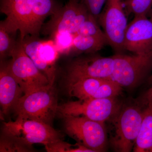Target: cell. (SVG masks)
<instances>
[{
    "label": "cell",
    "mask_w": 152,
    "mask_h": 152,
    "mask_svg": "<svg viewBox=\"0 0 152 152\" xmlns=\"http://www.w3.org/2000/svg\"><path fill=\"white\" fill-rule=\"evenodd\" d=\"M62 5L56 0H0V11L6 16L0 23L21 40L26 36L39 37L45 21Z\"/></svg>",
    "instance_id": "cell-1"
},
{
    "label": "cell",
    "mask_w": 152,
    "mask_h": 152,
    "mask_svg": "<svg viewBox=\"0 0 152 152\" xmlns=\"http://www.w3.org/2000/svg\"><path fill=\"white\" fill-rule=\"evenodd\" d=\"M144 107L137 100L134 103H123L119 111L109 121L113 127L109 142L115 151L129 152L134 149Z\"/></svg>",
    "instance_id": "cell-2"
},
{
    "label": "cell",
    "mask_w": 152,
    "mask_h": 152,
    "mask_svg": "<svg viewBox=\"0 0 152 152\" xmlns=\"http://www.w3.org/2000/svg\"><path fill=\"white\" fill-rule=\"evenodd\" d=\"M53 86L49 85L23 95L13 108L17 118L51 125L58 106L56 93Z\"/></svg>",
    "instance_id": "cell-3"
},
{
    "label": "cell",
    "mask_w": 152,
    "mask_h": 152,
    "mask_svg": "<svg viewBox=\"0 0 152 152\" xmlns=\"http://www.w3.org/2000/svg\"><path fill=\"white\" fill-rule=\"evenodd\" d=\"M2 134L33 148L34 144L45 146L63 140V136L51 125L35 121L17 118L14 121L4 123Z\"/></svg>",
    "instance_id": "cell-4"
},
{
    "label": "cell",
    "mask_w": 152,
    "mask_h": 152,
    "mask_svg": "<svg viewBox=\"0 0 152 152\" xmlns=\"http://www.w3.org/2000/svg\"><path fill=\"white\" fill-rule=\"evenodd\" d=\"M110 79L123 88H133L148 79L152 71V51L145 54H116Z\"/></svg>",
    "instance_id": "cell-5"
},
{
    "label": "cell",
    "mask_w": 152,
    "mask_h": 152,
    "mask_svg": "<svg viewBox=\"0 0 152 152\" xmlns=\"http://www.w3.org/2000/svg\"><path fill=\"white\" fill-rule=\"evenodd\" d=\"M116 98L94 99L68 102L58 106L57 113L62 117L84 116L99 122L109 121L119 111L123 105Z\"/></svg>",
    "instance_id": "cell-6"
},
{
    "label": "cell",
    "mask_w": 152,
    "mask_h": 152,
    "mask_svg": "<svg viewBox=\"0 0 152 152\" xmlns=\"http://www.w3.org/2000/svg\"><path fill=\"white\" fill-rule=\"evenodd\" d=\"M63 118L66 132L78 143L94 152L105 151L108 137L105 123L82 116L68 115Z\"/></svg>",
    "instance_id": "cell-7"
},
{
    "label": "cell",
    "mask_w": 152,
    "mask_h": 152,
    "mask_svg": "<svg viewBox=\"0 0 152 152\" xmlns=\"http://www.w3.org/2000/svg\"><path fill=\"white\" fill-rule=\"evenodd\" d=\"M90 14L80 0H69L44 23L41 34L51 38L61 33L76 34Z\"/></svg>",
    "instance_id": "cell-8"
},
{
    "label": "cell",
    "mask_w": 152,
    "mask_h": 152,
    "mask_svg": "<svg viewBox=\"0 0 152 152\" xmlns=\"http://www.w3.org/2000/svg\"><path fill=\"white\" fill-rule=\"evenodd\" d=\"M11 58L7 65L24 94L50 85L46 76L25 53L19 37Z\"/></svg>",
    "instance_id": "cell-9"
},
{
    "label": "cell",
    "mask_w": 152,
    "mask_h": 152,
    "mask_svg": "<svg viewBox=\"0 0 152 152\" xmlns=\"http://www.w3.org/2000/svg\"><path fill=\"white\" fill-rule=\"evenodd\" d=\"M124 0H106L98 19L108 44L116 54L125 50L124 40L127 27Z\"/></svg>",
    "instance_id": "cell-10"
},
{
    "label": "cell",
    "mask_w": 152,
    "mask_h": 152,
    "mask_svg": "<svg viewBox=\"0 0 152 152\" xmlns=\"http://www.w3.org/2000/svg\"><path fill=\"white\" fill-rule=\"evenodd\" d=\"M77 56L66 66L64 77L66 83L88 78L110 79L114 70V58L103 57L96 53Z\"/></svg>",
    "instance_id": "cell-11"
},
{
    "label": "cell",
    "mask_w": 152,
    "mask_h": 152,
    "mask_svg": "<svg viewBox=\"0 0 152 152\" xmlns=\"http://www.w3.org/2000/svg\"><path fill=\"white\" fill-rule=\"evenodd\" d=\"M124 48L135 54L152 51V22L150 19L147 17H134L127 27Z\"/></svg>",
    "instance_id": "cell-12"
},
{
    "label": "cell",
    "mask_w": 152,
    "mask_h": 152,
    "mask_svg": "<svg viewBox=\"0 0 152 152\" xmlns=\"http://www.w3.org/2000/svg\"><path fill=\"white\" fill-rule=\"evenodd\" d=\"M24 94L21 87L11 73L7 62H1L0 104L3 113L8 114Z\"/></svg>",
    "instance_id": "cell-13"
},
{
    "label": "cell",
    "mask_w": 152,
    "mask_h": 152,
    "mask_svg": "<svg viewBox=\"0 0 152 152\" xmlns=\"http://www.w3.org/2000/svg\"><path fill=\"white\" fill-rule=\"evenodd\" d=\"M42 41L39 37L31 35L26 36L23 39L21 40L25 53L38 69L46 76L50 84L53 86L56 75V66L47 64L41 57L39 48Z\"/></svg>",
    "instance_id": "cell-14"
},
{
    "label": "cell",
    "mask_w": 152,
    "mask_h": 152,
    "mask_svg": "<svg viewBox=\"0 0 152 152\" xmlns=\"http://www.w3.org/2000/svg\"><path fill=\"white\" fill-rule=\"evenodd\" d=\"M133 150L152 152V104L144 107L141 126Z\"/></svg>",
    "instance_id": "cell-15"
},
{
    "label": "cell",
    "mask_w": 152,
    "mask_h": 152,
    "mask_svg": "<svg viewBox=\"0 0 152 152\" xmlns=\"http://www.w3.org/2000/svg\"><path fill=\"white\" fill-rule=\"evenodd\" d=\"M104 79L88 78L66 83L68 94L80 100L92 98Z\"/></svg>",
    "instance_id": "cell-16"
},
{
    "label": "cell",
    "mask_w": 152,
    "mask_h": 152,
    "mask_svg": "<svg viewBox=\"0 0 152 152\" xmlns=\"http://www.w3.org/2000/svg\"><path fill=\"white\" fill-rule=\"evenodd\" d=\"M107 43V41L99 38L76 34L66 55L78 56L83 54L94 53L103 48Z\"/></svg>",
    "instance_id": "cell-17"
},
{
    "label": "cell",
    "mask_w": 152,
    "mask_h": 152,
    "mask_svg": "<svg viewBox=\"0 0 152 152\" xmlns=\"http://www.w3.org/2000/svg\"><path fill=\"white\" fill-rule=\"evenodd\" d=\"M16 34L8 31L0 23V58L1 62L5 61L8 57H11L16 45L18 39Z\"/></svg>",
    "instance_id": "cell-18"
},
{
    "label": "cell",
    "mask_w": 152,
    "mask_h": 152,
    "mask_svg": "<svg viewBox=\"0 0 152 152\" xmlns=\"http://www.w3.org/2000/svg\"><path fill=\"white\" fill-rule=\"evenodd\" d=\"M123 88L110 79H105L92 98L109 99L118 96L122 92Z\"/></svg>",
    "instance_id": "cell-19"
},
{
    "label": "cell",
    "mask_w": 152,
    "mask_h": 152,
    "mask_svg": "<svg viewBox=\"0 0 152 152\" xmlns=\"http://www.w3.org/2000/svg\"><path fill=\"white\" fill-rule=\"evenodd\" d=\"M125 10L128 15L134 17H147L152 10V0H129L124 1Z\"/></svg>",
    "instance_id": "cell-20"
},
{
    "label": "cell",
    "mask_w": 152,
    "mask_h": 152,
    "mask_svg": "<svg viewBox=\"0 0 152 152\" xmlns=\"http://www.w3.org/2000/svg\"><path fill=\"white\" fill-rule=\"evenodd\" d=\"M99 26L96 19L90 14L88 18L87 19L76 34L92 36L107 41L105 34L101 30Z\"/></svg>",
    "instance_id": "cell-21"
},
{
    "label": "cell",
    "mask_w": 152,
    "mask_h": 152,
    "mask_svg": "<svg viewBox=\"0 0 152 152\" xmlns=\"http://www.w3.org/2000/svg\"><path fill=\"white\" fill-rule=\"evenodd\" d=\"M41 56L43 60L50 65L56 66V61L59 53L53 40L42 41L39 48Z\"/></svg>",
    "instance_id": "cell-22"
},
{
    "label": "cell",
    "mask_w": 152,
    "mask_h": 152,
    "mask_svg": "<svg viewBox=\"0 0 152 152\" xmlns=\"http://www.w3.org/2000/svg\"><path fill=\"white\" fill-rule=\"evenodd\" d=\"M45 147L47 151L49 152H94L79 143L73 145L63 140Z\"/></svg>",
    "instance_id": "cell-23"
},
{
    "label": "cell",
    "mask_w": 152,
    "mask_h": 152,
    "mask_svg": "<svg viewBox=\"0 0 152 152\" xmlns=\"http://www.w3.org/2000/svg\"><path fill=\"white\" fill-rule=\"evenodd\" d=\"M33 151V148L28 146L14 139L2 135L0 141V152Z\"/></svg>",
    "instance_id": "cell-24"
},
{
    "label": "cell",
    "mask_w": 152,
    "mask_h": 152,
    "mask_svg": "<svg viewBox=\"0 0 152 152\" xmlns=\"http://www.w3.org/2000/svg\"><path fill=\"white\" fill-rule=\"evenodd\" d=\"M85 6L90 14L98 20L106 0H80Z\"/></svg>",
    "instance_id": "cell-25"
},
{
    "label": "cell",
    "mask_w": 152,
    "mask_h": 152,
    "mask_svg": "<svg viewBox=\"0 0 152 152\" xmlns=\"http://www.w3.org/2000/svg\"><path fill=\"white\" fill-rule=\"evenodd\" d=\"M137 101L144 107L148 104H152V87L146 91Z\"/></svg>",
    "instance_id": "cell-26"
},
{
    "label": "cell",
    "mask_w": 152,
    "mask_h": 152,
    "mask_svg": "<svg viewBox=\"0 0 152 152\" xmlns=\"http://www.w3.org/2000/svg\"><path fill=\"white\" fill-rule=\"evenodd\" d=\"M147 82L148 84L152 85V75H150V77L147 79Z\"/></svg>",
    "instance_id": "cell-27"
},
{
    "label": "cell",
    "mask_w": 152,
    "mask_h": 152,
    "mask_svg": "<svg viewBox=\"0 0 152 152\" xmlns=\"http://www.w3.org/2000/svg\"><path fill=\"white\" fill-rule=\"evenodd\" d=\"M150 20H151V21L152 22V10L151 11V12H150Z\"/></svg>",
    "instance_id": "cell-28"
},
{
    "label": "cell",
    "mask_w": 152,
    "mask_h": 152,
    "mask_svg": "<svg viewBox=\"0 0 152 152\" xmlns=\"http://www.w3.org/2000/svg\"><path fill=\"white\" fill-rule=\"evenodd\" d=\"M129 1V0H124V1Z\"/></svg>",
    "instance_id": "cell-29"
}]
</instances>
